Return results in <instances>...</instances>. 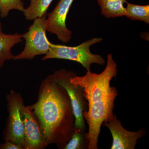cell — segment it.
Segmentation results:
<instances>
[{"mask_svg": "<svg viewBox=\"0 0 149 149\" xmlns=\"http://www.w3.org/2000/svg\"><path fill=\"white\" fill-rule=\"evenodd\" d=\"M102 39L100 37L92 38L76 47H70L52 43L47 53L42 60L57 58L68 60L79 63L87 70L91 71V66L93 63L103 65L105 64L101 56L91 53L90 48L93 45L101 42Z\"/></svg>", "mask_w": 149, "mask_h": 149, "instance_id": "3957f363", "label": "cell"}, {"mask_svg": "<svg viewBox=\"0 0 149 149\" xmlns=\"http://www.w3.org/2000/svg\"><path fill=\"white\" fill-rule=\"evenodd\" d=\"M0 13H1V6H0Z\"/></svg>", "mask_w": 149, "mask_h": 149, "instance_id": "e0dca14e", "label": "cell"}, {"mask_svg": "<svg viewBox=\"0 0 149 149\" xmlns=\"http://www.w3.org/2000/svg\"><path fill=\"white\" fill-rule=\"evenodd\" d=\"M125 16L132 20L143 22L149 24V5H139L127 3Z\"/></svg>", "mask_w": 149, "mask_h": 149, "instance_id": "4fadbf2b", "label": "cell"}, {"mask_svg": "<svg viewBox=\"0 0 149 149\" xmlns=\"http://www.w3.org/2000/svg\"><path fill=\"white\" fill-rule=\"evenodd\" d=\"M8 101L9 119L6 140L24 146V128L22 116V102L21 99L13 96L9 97Z\"/></svg>", "mask_w": 149, "mask_h": 149, "instance_id": "ba28073f", "label": "cell"}, {"mask_svg": "<svg viewBox=\"0 0 149 149\" xmlns=\"http://www.w3.org/2000/svg\"><path fill=\"white\" fill-rule=\"evenodd\" d=\"M101 9V14L107 18L125 16L124 4L126 0H97Z\"/></svg>", "mask_w": 149, "mask_h": 149, "instance_id": "8fae6325", "label": "cell"}, {"mask_svg": "<svg viewBox=\"0 0 149 149\" xmlns=\"http://www.w3.org/2000/svg\"><path fill=\"white\" fill-rule=\"evenodd\" d=\"M46 14L35 19L28 31L22 34L25 47L21 53L15 56V60L32 59L36 56L47 53L52 43L46 36Z\"/></svg>", "mask_w": 149, "mask_h": 149, "instance_id": "277c9868", "label": "cell"}, {"mask_svg": "<svg viewBox=\"0 0 149 149\" xmlns=\"http://www.w3.org/2000/svg\"><path fill=\"white\" fill-rule=\"evenodd\" d=\"M53 82L49 83L41 93L38 102L33 107L40 120L45 139L52 140L62 129L69 111V101Z\"/></svg>", "mask_w": 149, "mask_h": 149, "instance_id": "7a4b0ae2", "label": "cell"}, {"mask_svg": "<svg viewBox=\"0 0 149 149\" xmlns=\"http://www.w3.org/2000/svg\"><path fill=\"white\" fill-rule=\"evenodd\" d=\"M22 120L24 128V143L26 149L40 148L44 145L43 131L29 107L22 106Z\"/></svg>", "mask_w": 149, "mask_h": 149, "instance_id": "9c48e42d", "label": "cell"}, {"mask_svg": "<svg viewBox=\"0 0 149 149\" xmlns=\"http://www.w3.org/2000/svg\"><path fill=\"white\" fill-rule=\"evenodd\" d=\"M103 124L111 133L113 139L111 149H134L138 140L146 133L143 129L135 132L126 130L115 114L110 120Z\"/></svg>", "mask_w": 149, "mask_h": 149, "instance_id": "52a82bcc", "label": "cell"}, {"mask_svg": "<svg viewBox=\"0 0 149 149\" xmlns=\"http://www.w3.org/2000/svg\"><path fill=\"white\" fill-rule=\"evenodd\" d=\"M74 0H59L55 8L48 14L46 22L47 31L55 35L60 41L66 43L72 38V32L68 29L66 19Z\"/></svg>", "mask_w": 149, "mask_h": 149, "instance_id": "8992f818", "label": "cell"}, {"mask_svg": "<svg viewBox=\"0 0 149 149\" xmlns=\"http://www.w3.org/2000/svg\"><path fill=\"white\" fill-rule=\"evenodd\" d=\"M56 82L67 93L74 115L75 130L85 131L86 129L83 112L88 109L87 100L84 97L83 88L79 85L70 83L69 79L72 76L71 72L61 70L56 72Z\"/></svg>", "mask_w": 149, "mask_h": 149, "instance_id": "5b68a950", "label": "cell"}, {"mask_svg": "<svg viewBox=\"0 0 149 149\" xmlns=\"http://www.w3.org/2000/svg\"><path fill=\"white\" fill-rule=\"evenodd\" d=\"M0 149H22V146L15 143L10 141H6L4 144L0 146Z\"/></svg>", "mask_w": 149, "mask_h": 149, "instance_id": "2e32d148", "label": "cell"}, {"mask_svg": "<svg viewBox=\"0 0 149 149\" xmlns=\"http://www.w3.org/2000/svg\"><path fill=\"white\" fill-rule=\"evenodd\" d=\"M22 41V34L17 33L11 35L4 33L2 24L0 22V68L6 61L15 60V56L12 53V49Z\"/></svg>", "mask_w": 149, "mask_h": 149, "instance_id": "30bf717a", "label": "cell"}, {"mask_svg": "<svg viewBox=\"0 0 149 149\" xmlns=\"http://www.w3.org/2000/svg\"><path fill=\"white\" fill-rule=\"evenodd\" d=\"M53 0H30V4L25 8L23 14L27 21H32L46 14Z\"/></svg>", "mask_w": 149, "mask_h": 149, "instance_id": "7c38bea8", "label": "cell"}, {"mask_svg": "<svg viewBox=\"0 0 149 149\" xmlns=\"http://www.w3.org/2000/svg\"><path fill=\"white\" fill-rule=\"evenodd\" d=\"M117 64L109 54L105 68L100 74L87 71L84 76H71L70 83L83 88L84 97L88 102V108L83 112L89 126L86 137L88 149H98L99 135L104 122L113 117L114 101L118 95L115 87L110 83L117 74Z\"/></svg>", "mask_w": 149, "mask_h": 149, "instance_id": "6da1fadb", "label": "cell"}, {"mask_svg": "<svg viewBox=\"0 0 149 149\" xmlns=\"http://www.w3.org/2000/svg\"><path fill=\"white\" fill-rule=\"evenodd\" d=\"M1 18H6L10 10H16L23 12L25 9L22 0H0Z\"/></svg>", "mask_w": 149, "mask_h": 149, "instance_id": "5bb4252c", "label": "cell"}, {"mask_svg": "<svg viewBox=\"0 0 149 149\" xmlns=\"http://www.w3.org/2000/svg\"><path fill=\"white\" fill-rule=\"evenodd\" d=\"M85 131L75 130L70 141L66 144L64 149H81L85 147V139L86 137Z\"/></svg>", "mask_w": 149, "mask_h": 149, "instance_id": "9a60e30c", "label": "cell"}]
</instances>
